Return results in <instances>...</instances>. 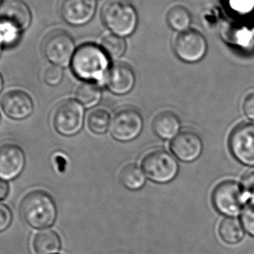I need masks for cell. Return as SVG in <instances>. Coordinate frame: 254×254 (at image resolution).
Returning <instances> with one entry per match:
<instances>
[{"instance_id":"1","label":"cell","mask_w":254,"mask_h":254,"mask_svg":"<svg viewBox=\"0 0 254 254\" xmlns=\"http://www.w3.org/2000/svg\"><path fill=\"white\" fill-rule=\"evenodd\" d=\"M110 59L100 46L87 43L76 50L71 60V70L84 82L105 81L109 70Z\"/></svg>"},{"instance_id":"2","label":"cell","mask_w":254,"mask_h":254,"mask_svg":"<svg viewBox=\"0 0 254 254\" xmlns=\"http://www.w3.org/2000/svg\"><path fill=\"white\" fill-rule=\"evenodd\" d=\"M19 213L21 219L32 228L46 230L56 222L58 210L53 198L47 192L32 190L22 199Z\"/></svg>"},{"instance_id":"3","label":"cell","mask_w":254,"mask_h":254,"mask_svg":"<svg viewBox=\"0 0 254 254\" xmlns=\"http://www.w3.org/2000/svg\"><path fill=\"white\" fill-rule=\"evenodd\" d=\"M101 18L111 33L121 38L131 35L138 25V13L130 0H108Z\"/></svg>"},{"instance_id":"4","label":"cell","mask_w":254,"mask_h":254,"mask_svg":"<svg viewBox=\"0 0 254 254\" xmlns=\"http://www.w3.org/2000/svg\"><path fill=\"white\" fill-rule=\"evenodd\" d=\"M141 166L146 178L157 184L173 181L180 169L175 158L164 150H154L147 153Z\"/></svg>"},{"instance_id":"5","label":"cell","mask_w":254,"mask_h":254,"mask_svg":"<svg viewBox=\"0 0 254 254\" xmlns=\"http://www.w3.org/2000/svg\"><path fill=\"white\" fill-rule=\"evenodd\" d=\"M85 121V107L76 99L60 103L53 113V124L58 133L71 137L81 131Z\"/></svg>"},{"instance_id":"6","label":"cell","mask_w":254,"mask_h":254,"mask_svg":"<svg viewBox=\"0 0 254 254\" xmlns=\"http://www.w3.org/2000/svg\"><path fill=\"white\" fill-rule=\"evenodd\" d=\"M244 195L241 186L233 180L219 183L212 191V204L223 215L234 217L243 209Z\"/></svg>"},{"instance_id":"7","label":"cell","mask_w":254,"mask_h":254,"mask_svg":"<svg viewBox=\"0 0 254 254\" xmlns=\"http://www.w3.org/2000/svg\"><path fill=\"white\" fill-rule=\"evenodd\" d=\"M73 39L66 32L59 31L50 34L44 43V54L53 65L66 67L76 53Z\"/></svg>"},{"instance_id":"8","label":"cell","mask_w":254,"mask_h":254,"mask_svg":"<svg viewBox=\"0 0 254 254\" xmlns=\"http://www.w3.org/2000/svg\"><path fill=\"white\" fill-rule=\"evenodd\" d=\"M143 127V118L137 110L124 108L117 112L113 117L110 131L115 140L126 143L138 138Z\"/></svg>"},{"instance_id":"9","label":"cell","mask_w":254,"mask_h":254,"mask_svg":"<svg viewBox=\"0 0 254 254\" xmlns=\"http://www.w3.org/2000/svg\"><path fill=\"white\" fill-rule=\"evenodd\" d=\"M229 148L239 162L254 166V122L241 123L233 129L229 137Z\"/></svg>"},{"instance_id":"10","label":"cell","mask_w":254,"mask_h":254,"mask_svg":"<svg viewBox=\"0 0 254 254\" xmlns=\"http://www.w3.org/2000/svg\"><path fill=\"white\" fill-rule=\"evenodd\" d=\"M174 52L185 62L196 63L205 56L207 42L200 32L188 30L177 38L174 43Z\"/></svg>"},{"instance_id":"11","label":"cell","mask_w":254,"mask_h":254,"mask_svg":"<svg viewBox=\"0 0 254 254\" xmlns=\"http://www.w3.org/2000/svg\"><path fill=\"white\" fill-rule=\"evenodd\" d=\"M25 152L18 145L4 143L0 145V179L13 180L25 169Z\"/></svg>"},{"instance_id":"12","label":"cell","mask_w":254,"mask_h":254,"mask_svg":"<svg viewBox=\"0 0 254 254\" xmlns=\"http://www.w3.org/2000/svg\"><path fill=\"white\" fill-rule=\"evenodd\" d=\"M96 9V0H63L60 14L68 25L82 26L92 20Z\"/></svg>"},{"instance_id":"13","label":"cell","mask_w":254,"mask_h":254,"mask_svg":"<svg viewBox=\"0 0 254 254\" xmlns=\"http://www.w3.org/2000/svg\"><path fill=\"white\" fill-rule=\"evenodd\" d=\"M171 151L182 162H193L203 152L201 138L192 131L180 132L171 143Z\"/></svg>"},{"instance_id":"14","label":"cell","mask_w":254,"mask_h":254,"mask_svg":"<svg viewBox=\"0 0 254 254\" xmlns=\"http://www.w3.org/2000/svg\"><path fill=\"white\" fill-rule=\"evenodd\" d=\"M135 73L128 64L116 62L111 65L105 78L106 87L116 95H126L133 89Z\"/></svg>"},{"instance_id":"15","label":"cell","mask_w":254,"mask_h":254,"mask_svg":"<svg viewBox=\"0 0 254 254\" xmlns=\"http://www.w3.org/2000/svg\"><path fill=\"white\" fill-rule=\"evenodd\" d=\"M1 107L11 120H23L32 115L34 104L28 93L21 90H12L1 99Z\"/></svg>"},{"instance_id":"16","label":"cell","mask_w":254,"mask_h":254,"mask_svg":"<svg viewBox=\"0 0 254 254\" xmlns=\"http://www.w3.org/2000/svg\"><path fill=\"white\" fill-rule=\"evenodd\" d=\"M0 19L10 22L24 32L32 23V11L24 0H3Z\"/></svg>"},{"instance_id":"17","label":"cell","mask_w":254,"mask_h":254,"mask_svg":"<svg viewBox=\"0 0 254 254\" xmlns=\"http://www.w3.org/2000/svg\"><path fill=\"white\" fill-rule=\"evenodd\" d=\"M180 123L179 117L175 113L166 111L158 114L152 122L153 131L162 139H173L180 133Z\"/></svg>"},{"instance_id":"18","label":"cell","mask_w":254,"mask_h":254,"mask_svg":"<svg viewBox=\"0 0 254 254\" xmlns=\"http://www.w3.org/2000/svg\"><path fill=\"white\" fill-rule=\"evenodd\" d=\"M61 248V240L55 232L42 230L36 234L33 240V249L37 254H57Z\"/></svg>"},{"instance_id":"19","label":"cell","mask_w":254,"mask_h":254,"mask_svg":"<svg viewBox=\"0 0 254 254\" xmlns=\"http://www.w3.org/2000/svg\"><path fill=\"white\" fill-rule=\"evenodd\" d=\"M245 232L241 221L234 217H226L219 225V236L230 245L240 243L245 237Z\"/></svg>"},{"instance_id":"20","label":"cell","mask_w":254,"mask_h":254,"mask_svg":"<svg viewBox=\"0 0 254 254\" xmlns=\"http://www.w3.org/2000/svg\"><path fill=\"white\" fill-rule=\"evenodd\" d=\"M75 98L85 108L90 109L99 105L102 99V92L98 83L83 82L77 89Z\"/></svg>"},{"instance_id":"21","label":"cell","mask_w":254,"mask_h":254,"mask_svg":"<svg viewBox=\"0 0 254 254\" xmlns=\"http://www.w3.org/2000/svg\"><path fill=\"white\" fill-rule=\"evenodd\" d=\"M120 181L128 190H138L145 186L146 176L143 169L135 164L125 166L120 173Z\"/></svg>"},{"instance_id":"22","label":"cell","mask_w":254,"mask_h":254,"mask_svg":"<svg viewBox=\"0 0 254 254\" xmlns=\"http://www.w3.org/2000/svg\"><path fill=\"white\" fill-rule=\"evenodd\" d=\"M100 47L110 60H119L127 51V43L124 38L113 33L106 34L101 39Z\"/></svg>"},{"instance_id":"23","label":"cell","mask_w":254,"mask_h":254,"mask_svg":"<svg viewBox=\"0 0 254 254\" xmlns=\"http://www.w3.org/2000/svg\"><path fill=\"white\" fill-rule=\"evenodd\" d=\"M167 23L170 27L177 32H187L191 24V16L187 8L178 5L172 8L167 14Z\"/></svg>"},{"instance_id":"24","label":"cell","mask_w":254,"mask_h":254,"mask_svg":"<svg viewBox=\"0 0 254 254\" xmlns=\"http://www.w3.org/2000/svg\"><path fill=\"white\" fill-rule=\"evenodd\" d=\"M111 123L112 120L110 113L103 108L93 110L87 118L89 130L94 134H105L106 131L110 130Z\"/></svg>"},{"instance_id":"25","label":"cell","mask_w":254,"mask_h":254,"mask_svg":"<svg viewBox=\"0 0 254 254\" xmlns=\"http://www.w3.org/2000/svg\"><path fill=\"white\" fill-rule=\"evenodd\" d=\"M22 33L16 25L0 19V43L4 47L15 46L21 38Z\"/></svg>"},{"instance_id":"26","label":"cell","mask_w":254,"mask_h":254,"mask_svg":"<svg viewBox=\"0 0 254 254\" xmlns=\"http://www.w3.org/2000/svg\"><path fill=\"white\" fill-rule=\"evenodd\" d=\"M241 223L245 231L254 237V199H249L241 212Z\"/></svg>"},{"instance_id":"27","label":"cell","mask_w":254,"mask_h":254,"mask_svg":"<svg viewBox=\"0 0 254 254\" xmlns=\"http://www.w3.org/2000/svg\"><path fill=\"white\" fill-rule=\"evenodd\" d=\"M64 78L63 68L57 65L51 64L49 67L46 68L44 73V81L46 85L55 87L60 85Z\"/></svg>"},{"instance_id":"28","label":"cell","mask_w":254,"mask_h":254,"mask_svg":"<svg viewBox=\"0 0 254 254\" xmlns=\"http://www.w3.org/2000/svg\"><path fill=\"white\" fill-rule=\"evenodd\" d=\"M231 11L239 15L249 14L254 9V0H226Z\"/></svg>"},{"instance_id":"29","label":"cell","mask_w":254,"mask_h":254,"mask_svg":"<svg viewBox=\"0 0 254 254\" xmlns=\"http://www.w3.org/2000/svg\"><path fill=\"white\" fill-rule=\"evenodd\" d=\"M241 188L245 197L254 199V171H250L244 175L241 180Z\"/></svg>"},{"instance_id":"30","label":"cell","mask_w":254,"mask_h":254,"mask_svg":"<svg viewBox=\"0 0 254 254\" xmlns=\"http://www.w3.org/2000/svg\"><path fill=\"white\" fill-rule=\"evenodd\" d=\"M12 214L7 205L0 203V233L4 232L11 226Z\"/></svg>"},{"instance_id":"31","label":"cell","mask_w":254,"mask_h":254,"mask_svg":"<svg viewBox=\"0 0 254 254\" xmlns=\"http://www.w3.org/2000/svg\"><path fill=\"white\" fill-rule=\"evenodd\" d=\"M243 110L246 116L254 121V92L250 93L245 99Z\"/></svg>"},{"instance_id":"32","label":"cell","mask_w":254,"mask_h":254,"mask_svg":"<svg viewBox=\"0 0 254 254\" xmlns=\"http://www.w3.org/2000/svg\"><path fill=\"white\" fill-rule=\"evenodd\" d=\"M10 190V187L6 180L0 179V200H4L6 198Z\"/></svg>"},{"instance_id":"33","label":"cell","mask_w":254,"mask_h":254,"mask_svg":"<svg viewBox=\"0 0 254 254\" xmlns=\"http://www.w3.org/2000/svg\"><path fill=\"white\" fill-rule=\"evenodd\" d=\"M3 87H4V79H3V77H2V75L0 73V93L2 92Z\"/></svg>"},{"instance_id":"34","label":"cell","mask_w":254,"mask_h":254,"mask_svg":"<svg viewBox=\"0 0 254 254\" xmlns=\"http://www.w3.org/2000/svg\"><path fill=\"white\" fill-rule=\"evenodd\" d=\"M4 49V46H2V44L0 43V56H1V54H2V51Z\"/></svg>"},{"instance_id":"35","label":"cell","mask_w":254,"mask_h":254,"mask_svg":"<svg viewBox=\"0 0 254 254\" xmlns=\"http://www.w3.org/2000/svg\"><path fill=\"white\" fill-rule=\"evenodd\" d=\"M2 2H3V0H0V6H1V4H2Z\"/></svg>"},{"instance_id":"36","label":"cell","mask_w":254,"mask_h":254,"mask_svg":"<svg viewBox=\"0 0 254 254\" xmlns=\"http://www.w3.org/2000/svg\"><path fill=\"white\" fill-rule=\"evenodd\" d=\"M0 121H1V115H0Z\"/></svg>"}]
</instances>
